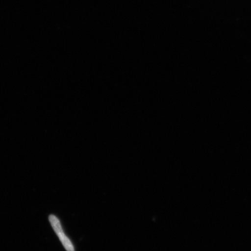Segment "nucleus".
<instances>
[{
	"mask_svg": "<svg viewBox=\"0 0 251 251\" xmlns=\"http://www.w3.org/2000/svg\"><path fill=\"white\" fill-rule=\"evenodd\" d=\"M49 221L51 224L53 229L58 237H60L64 234V231L59 219L55 215H51L49 216Z\"/></svg>",
	"mask_w": 251,
	"mask_h": 251,
	"instance_id": "f257e3e1",
	"label": "nucleus"
},
{
	"mask_svg": "<svg viewBox=\"0 0 251 251\" xmlns=\"http://www.w3.org/2000/svg\"><path fill=\"white\" fill-rule=\"evenodd\" d=\"M59 238L67 251H75L73 244L67 235L64 234Z\"/></svg>",
	"mask_w": 251,
	"mask_h": 251,
	"instance_id": "f03ea898",
	"label": "nucleus"
}]
</instances>
